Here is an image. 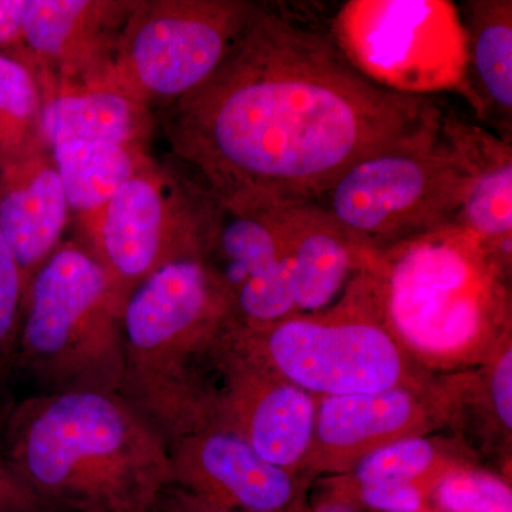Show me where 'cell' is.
<instances>
[{
  "instance_id": "1",
  "label": "cell",
  "mask_w": 512,
  "mask_h": 512,
  "mask_svg": "<svg viewBox=\"0 0 512 512\" xmlns=\"http://www.w3.org/2000/svg\"><path fill=\"white\" fill-rule=\"evenodd\" d=\"M168 107L191 180L238 208L316 202L357 161L434 136L443 119L431 97L363 76L330 29L259 3L215 72Z\"/></svg>"
},
{
  "instance_id": "2",
  "label": "cell",
  "mask_w": 512,
  "mask_h": 512,
  "mask_svg": "<svg viewBox=\"0 0 512 512\" xmlns=\"http://www.w3.org/2000/svg\"><path fill=\"white\" fill-rule=\"evenodd\" d=\"M0 454L40 503L67 512H148L171 485L167 444L119 393L9 404Z\"/></svg>"
},
{
  "instance_id": "3",
  "label": "cell",
  "mask_w": 512,
  "mask_h": 512,
  "mask_svg": "<svg viewBox=\"0 0 512 512\" xmlns=\"http://www.w3.org/2000/svg\"><path fill=\"white\" fill-rule=\"evenodd\" d=\"M511 264L453 222L375 251L353 285L414 363L463 369L511 339Z\"/></svg>"
},
{
  "instance_id": "4",
  "label": "cell",
  "mask_w": 512,
  "mask_h": 512,
  "mask_svg": "<svg viewBox=\"0 0 512 512\" xmlns=\"http://www.w3.org/2000/svg\"><path fill=\"white\" fill-rule=\"evenodd\" d=\"M231 298L204 252L158 266L124 301L119 394L164 443L212 426Z\"/></svg>"
},
{
  "instance_id": "5",
  "label": "cell",
  "mask_w": 512,
  "mask_h": 512,
  "mask_svg": "<svg viewBox=\"0 0 512 512\" xmlns=\"http://www.w3.org/2000/svg\"><path fill=\"white\" fill-rule=\"evenodd\" d=\"M124 301L89 249L62 242L26 285L10 370L33 394L119 393Z\"/></svg>"
},
{
  "instance_id": "6",
  "label": "cell",
  "mask_w": 512,
  "mask_h": 512,
  "mask_svg": "<svg viewBox=\"0 0 512 512\" xmlns=\"http://www.w3.org/2000/svg\"><path fill=\"white\" fill-rule=\"evenodd\" d=\"M229 346L249 365L318 399L424 387L416 363L353 282L325 311L293 315L258 329L237 323Z\"/></svg>"
},
{
  "instance_id": "7",
  "label": "cell",
  "mask_w": 512,
  "mask_h": 512,
  "mask_svg": "<svg viewBox=\"0 0 512 512\" xmlns=\"http://www.w3.org/2000/svg\"><path fill=\"white\" fill-rule=\"evenodd\" d=\"M467 188L463 160L440 131L357 161L316 201L373 251L456 222Z\"/></svg>"
},
{
  "instance_id": "8",
  "label": "cell",
  "mask_w": 512,
  "mask_h": 512,
  "mask_svg": "<svg viewBox=\"0 0 512 512\" xmlns=\"http://www.w3.org/2000/svg\"><path fill=\"white\" fill-rule=\"evenodd\" d=\"M330 33L363 76L390 92L471 103L461 9L447 0H350Z\"/></svg>"
},
{
  "instance_id": "9",
  "label": "cell",
  "mask_w": 512,
  "mask_h": 512,
  "mask_svg": "<svg viewBox=\"0 0 512 512\" xmlns=\"http://www.w3.org/2000/svg\"><path fill=\"white\" fill-rule=\"evenodd\" d=\"M248 0H163L130 8L107 76L92 84L170 106L215 72L247 25Z\"/></svg>"
},
{
  "instance_id": "10",
  "label": "cell",
  "mask_w": 512,
  "mask_h": 512,
  "mask_svg": "<svg viewBox=\"0 0 512 512\" xmlns=\"http://www.w3.org/2000/svg\"><path fill=\"white\" fill-rule=\"evenodd\" d=\"M210 195L194 181L170 184L144 164L84 224V245L124 299L158 266L204 249Z\"/></svg>"
},
{
  "instance_id": "11",
  "label": "cell",
  "mask_w": 512,
  "mask_h": 512,
  "mask_svg": "<svg viewBox=\"0 0 512 512\" xmlns=\"http://www.w3.org/2000/svg\"><path fill=\"white\" fill-rule=\"evenodd\" d=\"M318 397L249 365L225 346L211 427L232 431L268 463L302 471L311 448Z\"/></svg>"
},
{
  "instance_id": "12",
  "label": "cell",
  "mask_w": 512,
  "mask_h": 512,
  "mask_svg": "<svg viewBox=\"0 0 512 512\" xmlns=\"http://www.w3.org/2000/svg\"><path fill=\"white\" fill-rule=\"evenodd\" d=\"M444 416L443 404L426 386L319 397L312 444L302 471L343 476L387 444L426 436Z\"/></svg>"
},
{
  "instance_id": "13",
  "label": "cell",
  "mask_w": 512,
  "mask_h": 512,
  "mask_svg": "<svg viewBox=\"0 0 512 512\" xmlns=\"http://www.w3.org/2000/svg\"><path fill=\"white\" fill-rule=\"evenodd\" d=\"M171 485L221 510L285 512L298 477L268 463L232 431L207 427L168 444Z\"/></svg>"
},
{
  "instance_id": "14",
  "label": "cell",
  "mask_w": 512,
  "mask_h": 512,
  "mask_svg": "<svg viewBox=\"0 0 512 512\" xmlns=\"http://www.w3.org/2000/svg\"><path fill=\"white\" fill-rule=\"evenodd\" d=\"M298 315L335 305L375 254L316 202L276 208Z\"/></svg>"
},
{
  "instance_id": "15",
  "label": "cell",
  "mask_w": 512,
  "mask_h": 512,
  "mask_svg": "<svg viewBox=\"0 0 512 512\" xmlns=\"http://www.w3.org/2000/svg\"><path fill=\"white\" fill-rule=\"evenodd\" d=\"M441 133L463 160L467 188L457 224L512 262V144L443 109Z\"/></svg>"
},
{
  "instance_id": "16",
  "label": "cell",
  "mask_w": 512,
  "mask_h": 512,
  "mask_svg": "<svg viewBox=\"0 0 512 512\" xmlns=\"http://www.w3.org/2000/svg\"><path fill=\"white\" fill-rule=\"evenodd\" d=\"M69 215L52 158L33 156L23 161L0 194V234L26 285L62 244Z\"/></svg>"
},
{
  "instance_id": "17",
  "label": "cell",
  "mask_w": 512,
  "mask_h": 512,
  "mask_svg": "<svg viewBox=\"0 0 512 512\" xmlns=\"http://www.w3.org/2000/svg\"><path fill=\"white\" fill-rule=\"evenodd\" d=\"M461 18L470 106L480 123L512 144V2L470 0Z\"/></svg>"
},
{
  "instance_id": "18",
  "label": "cell",
  "mask_w": 512,
  "mask_h": 512,
  "mask_svg": "<svg viewBox=\"0 0 512 512\" xmlns=\"http://www.w3.org/2000/svg\"><path fill=\"white\" fill-rule=\"evenodd\" d=\"M143 101L107 86L63 90L42 103L37 133L46 146L67 141H104L140 148L150 131Z\"/></svg>"
},
{
  "instance_id": "19",
  "label": "cell",
  "mask_w": 512,
  "mask_h": 512,
  "mask_svg": "<svg viewBox=\"0 0 512 512\" xmlns=\"http://www.w3.org/2000/svg\"><path fill=\"white\" fill-rule=\"evenodd\" d=\"M50 153L69 210L84 222L144 165L140 148L104 141H67L50 147Z\"/></svg>"
},
{
  "instance_id": "20",
  "label": "cell",
  "mask_w": 512,
  "mask_h": 512,
  "mask_svg": "<svg viewBox=\"0 0 512 512\" xmlns=\"http://www.w3.org/2000/svg\"><path fill=\"white\" fill-rule=\"evenodd\" d=\"M119 6L86 0H26L23 39L46 59H72Z\"/></svg>"
},
{
  "instance_id": "21",
  "label": "cell",
  "mask_w": 512,
  "mask_h": 512,
  "mask_svg": "<svg viewBox=\"0 0 512 512\" xmlns=\"http://www.w3.org/2000/svg\"><path fill=\"white\" fill-rule=\"evenodd\" d=\"M461 464L439 441L413 436L387 444L338 476L350 484L434 483Z\"/></svg>"
},
{
  "instance_id": "22",
  "label": "cell",
  "mask_w": 512,
  "mask_h": 512,
  "mask_svg": "<svg viewBox=\"0 0 512 512\" xmlns=\"http://www.w3.org/2000/svg\"><path fill=\"white\" fill-rule=\"evenodd\" d=\"M430 501L437 512H512L511 485L464 463L440 478Z\"/></svg>"
},
{
  "instance_id": "23",
  "label": "cell",
  "mask_w": 512,
  "mask_h": 512,
  "mask_svg": "<svg viewBox=\"0 0 512 512\" xmlns=\"http://www.w3.org/2000/svg\"><path fill=\"white\" fill-rule=\"evenodd\" d=\"M39 87L28 67L0 55V119L6 126L22 136L30 126L39 123Z\"/></svg>"
},
{
  "instance_id": "24",
  "label": "cell",
  "mask_w": 512,
  "mask_h": 512,
  "mask_svg": "<svg viewBox=\"0 0 512 512\" xmlns=\"http://www.w3.org/2000/svg\"><path fill=\"white\" fill-rule=\"evenodd\" d=\"M25 292L22 271L0 234V377L12 366Z\"/></svg>"
},
{
  "instance_id": "25",
  "label": "cell",
  "mask_w": 512,
  "mask_h": 512,
  "mask_svg": "<svg viewBox=\"0 0 512 512\" xmlns=\"http://www.w3.org/2000/svg\"><path fill=\"white\" fill-rule=\"evenodd\" d=\"M488 396L495 419L511 437L512 431V345L511 339L495 350L487 363Z\"/></svg>"
},
{
  "instance_id": "26",
  "label": "cell",
  "mask_w": 512,
  "mask_h": 512,
  "mask_svg": "<svg viewBox=\"0 0 512 512\" xmlns=\"http://www.w3.org/2000/svg\"><path fill=\"white\" fill-rule=\"evenodd\" d=\"M43 505L0 454V512H29Z\"/></svg>"
},
{
  "instance_id": "27",
  "label": "cell",
  "mask_w": 512,
  "mask_h": 512,
  "mask_svg": "<svg viewBox=\"0 0 512 512\" xmlns=\"http://www.w3.org/2000/svg\"><path fill=\"white\" fill-rule=\"evenodd\" d=\"M156 507L164 512H241L211 507L173 485L165 488L164 493L158 498Z\"/></svg>"
},
{
  "instance_id": "28",
  "label": "cell",
  "mask_w": 512,
  "mask_h": 512,
  "mask_svg": "<svg viewBox=\"0 0 512 512\" xmlns=\"http://www.w3.org/2000/svg\"><path fill=\"white\" fill-rule=\"evenodd\" d=\"M23 9L25 0H0V46L23 36Z\"/></svg>"
},
{
  "instance_id": "29",
  "label": "cell",
  "mask_w": 512,
  "mask_h": 512,
  "mask_svg": "<svg viewBox=\"0 0 512 512\" xmlns=\"http://www.w3.org/2000/svg\"><path fill=\"white\" fill-rule=\"evenodd\" d=\"M312 512H359V510H357L355 505L348 503V501L339 500L336 497H328L320 500L313 507Z\"/></svg>"
},
{
  "instance_id": "30",
  "label": "cell",
  "mask_w": 512,
  "mask_h": 512,
  "mask_svg": "<svg viewBox=\"0 0 512 512\" xmlns=\"http://www.w3.org/2000/svg\"><path fill=\"white\" fill-rule=\"evenodd\" d=\"M29 512H67L63 510H59V508L49 507V505H43V507L37 508V510L29 511Z\"/></svg>"
},
{
  "instance_id": "31",
  "label": "cell",
  "mask_w": 512,
  "mask_h": 512,
  "mask_svg": "<svg viewBox=\"0 0 512 512\" xmlns=\"http://www.w3.org/2000/svg\"><path fill=\"white\" fill-rule=\"evenodd\" d=\"M148 512H164V511H161L160 508L154 507L153 510H150Z\"/></svg>"
}]
</instances>
